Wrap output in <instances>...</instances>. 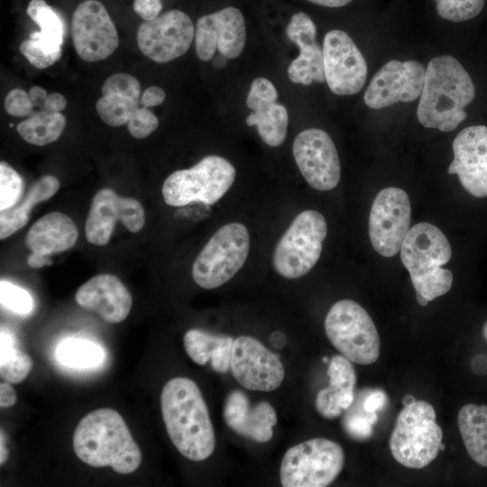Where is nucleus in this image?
Returning <instances> with one entry per match:
<instances>
[{
	"label": "nucleus",
	"instance_id": "obj_1",
	"mask_svg": "<svg viewBox=\"0 0 487 487\" xmlns=\"http://www.w3.org/2000/svg\"><path fill=\"white\" fill-rule=\"evenodd\" d=\"M161 409L168 436L183 456L198 462L213 454L215 431L196 382L186 377L170 379L162 388Z\"/></svg>",
	"mask_w": 487,
	"mask_h": 487
},
{
	"label": "nucleus",
	"instance_id": "obj_2",
	"mask_svg": "<svg viewBox=\"0 0 487 487\" xmlns=\"http://www.w3.org/2000/svg\"><path fill=\"white\" fill-rule=\"evenodd\" d=\"M474 96L473 82L456 59L449 55L435 57L426 69L418 119L427 128L452 132L467 117L464 107Z\"/></svg>",
	"mask_w": 487,
	"mask_h": 487
},
{
	"label": "nucleus",
	"instance_id": "obj_3",
	"mask_svg": "<svg viewBox=\"0 0 487 487\" xmlns=\"http://www.w3.org/2000/svg\"><path fill=\"white\" fill-rule=\"evenodd\" d=\"M75 455L92 467L110 466L122 474L133 473L142 453L124 419L115 409L93 410L81 418L73 435Z\"/></svg>",
	"mask_w": 487,
	"mask_h": 487
},
{
	"label": "nucleus",
	"instance_id": "obj_4",
	"mask_svg": "<svg viewBox=\"0 0 487 487\" xmlns=\"http://www.w3.org/2000/svg\"><path fill=\"white\" fill-rule=\"evenodd\" d=\"M400 252L417 299L429 302L450 290L453 274L442 266L450 261L452 249L438 227L427 222L416 224L407 234Z\"/></svg>",
	"mask_w": 487,
	"mask_h": 487
},
{
	"label": "nucleus",
	"instance_id": "obj_5",
	"mask_svg": "<svg viewBox=\"0 0 487 487\" xmlns=\"http://www.w3.org/2000/svg\"><path fill=\"white\" fill-rule=\"evenodd\" d=\"M442 438L434 407L427 401L415 400L399 413L390 437V450L401 465L421 469L435 460Z\"/></svg>",
	"mask_w": 487,
	"mask_h": 487
},
{
	"label": "nucleus",
	"instance_id": "obj_6",
	"mask_svg": "<svg viewBox=\"0 0 487 487\" xmlns=\"http://www.w3.org/2000/svg\"><path fill=\"white\" fill-rule=\"evenodd\" d=\"M325 331L335 348L352 363L368 365L379 358L381 342L377 328L357 302H335L326 314Z\"/></svg>",
	"mask_w": 487,
	"mask_h": 487
},
{
	"label": "nucleus",
	"instance_id": "obj_7",
	"mask_svg": "<svg viewBox=\"0 0 487 487\" xmlns=\"http://www.w3.org/2000/svg\"><path fill=\"white\" fill-rule=\"evenodd\" d=\"M234 167L225 158L208 155L189 169L173 171L164 180L162 197L172 207L193 202L216 203L231 188Z\"/></svg>",
	"mask_w": 487,
	"mask_h": 487
},
{
	"label": "nucleus",
	"instance_id": "obj_8",
	"mask_svg": "<svg viewBox=\"0 0 487 487\" xmlns=\"http://www.w3.org/2000/svg\"><path fill=\"white\" fill-rule=\"evenodd\" d=\"M345 464L342 446L327 438H312L285 453L280 480L284 487H325L332 483Z\"/></svg>",
	"mask_w": 487,
	"mask_h": 487
},
{
	"label": "nucleus",
	"instance_id": "obj_9",
	"mask_svg": "<svg viewBox=\"0 0 487 487\" xmlns=\"http://www.w3.org/2000/svg\"><path fill=\"white\" fill-rule=\"evenodd\" d=\"M249 248V233L243 224L233 222L223 225L211 236L194 261V281L207 289L225 284L243 267Z\"/></svg>",
	"mask_w": 487,
	"mask_h": 487
},
{
	"label": "nucleus",
	"instance_id": "obj_10",
	"mask_svg": "<svg viewBox=\"0 0 487 487\" xmlns=\"http://www.w3.org/2000/svg\"><path fill=\"white\" fill-rule=\"evenodd\" d=\"M327 225L322 214L304 210L279 240L272 256L275 271L287 279L307 274L320 258Z\"/></svg>",
	"mask_w": 487,
	"mask_h": 487
},
{
	"label": "nucleus",
	"instance_id": "obj_11",
	"mask_svg": "<svg viewBox=\"0 0 487 487\" xmlns=\"http://www.w3.org/2000/svg\"><path fill=\"white\" fill-rule=\"evenodd\" d=\"M410 220L408 194L395 187L381 190L372 202L368 224L373 249L381 256H394L410 229Z\"/></svg>",
	"mask_w": 487,
	"mask_h": 487
},
{
	"label": "nucleus",
	"instance_id": "obj_12",
	"mask_svg": "<svg viewBox=\"0 0 487 487\" xmlns=\"http://www.w3.org/2000/svg\"><path fill=\"white\" fill-rule=\"evenodd\" d=\"M195 37L190 17L180 10H170L144 21L137 30L140 51L157 63H166L185 54Z\"/></svg>",
	"mask_w": 487,
	"mask_h": 487
},
{
	"label": "nucleus",
	"instance_id": "obj_13",
	"mask_svg": "<svg viewBox=\"0 0 487 487\" xmlns=\"http://www.w3.org/2000/svg\"><path fill=\"white\" fill-rule=\"evenodd\" d=\"M326 82L339 96L361 91L367 78V63L353 39L344 31L332 30L323 41Z\"/></svg>",
	"mask_w": 487,
	"mask_h": 487
},
{
	"label": "nucleus",
	"instance_id": "obj_14",
	"mask_svg": "<svg viewBox=\"0 0 487 487\" xmlns=\"http://www.w3.org/2000/svg\"><path fill=\"white\" fill-rule=\"evenodd\" d=\"M295 161L306 181L319 191L331 190L341 177L335 145L329 134L319 128L300 132L292 145Z\"/></svg>",
	"mask_w": 487,
	"mask_h": 487
},
{
	"label": "nucleus",
	"instance_id": "obj_15",
	"mask_svg": "<svg viewBox=\"0 0 487 487\" xmlns=\"http://www.w3.org/2000/svg\"><path fill=\"white\" fill-rule=\"evenodd\" d=\"M230 369L239 384L251 391H274L285 376L280 357L249 335L234 340Z\"/></svg>",
	"mask_w": 487,
	"mask_h": 487
},
{
	"label": "nucleus",
	"instance_id": "obj_16",
	"mask_svg": "<svg viewBox=\"0 0 487 487\" xmlns=\"http://www.w3.org/2000/svg\"><path fill=\"white\" fill-rule=\"evenodd\" d=\"M71 32L76 52L88 62L106 59L119 44L116 28L97 0H86L78 5L72 15Z\"/></svg>",
	"mask_w": 487,
	"mask_h": 487
},
{
	"label": "nucleus",
	"instance_id": "obj_17",
	"mask_svg": "<svg viewBox=\"0 0 487 487\" xmlns=\"http://www.w3.org/2000/svg\"><path fill=\"white\" fill-rule=\"evenodd\" d=\"M116 221L131 233L141 231L145 223L142 204L133 198L118 196L111 188L99 189L92 198L87 217V240L97 246L107 244Z\"/></svg>",
	"mask_w": 487,
	"mask_h": 487
},
{
	"label": "nucleus",
	"instance_id": "obj_18",
	"mask_svg": "<svg viewBox=\"0 0 487 487\" xmlns=\"http://www.w3.org/2000/svg\"><path fill=\"white\" fill-rule=\"evenodd\" d=\"M195 49L203 61L210 60L217 50L227 59L239 57L246 42V27L241 11L225 7L201 16L195 28Z\"/></svg>",
	"mask_w": 487,
	"mask_h": 487
},
{
	"label": "nucleus",
	"instance_id": "obj_19",
	"mask_svg": "<svg viewBox=\"0 0 487 487\" xmlns=\"http://www.w3.org/2000/svg\"><path fill=\"white\" fill-rule=\"evenodd\" d=\"M426 69L417 60H392L372 77L365 93L364 103L372 109H381L398 102L419 98Z\"/></svg>",
	"mask_w": 487,
	"mask_h": 487
},
{
	"label": "nucleus",
	"instance_id": "obj_20",
	"mask_svg": "<svg viewBox=\"0 0 487 487\" xmlns=\"http://www.w3.org/2000/svg\"><path fill=\"white\" fill-rule=\"evenodd\" d=\"M454 160L448 174H457L462 187L475 198L487 197V126L472 125L453 141Z\"/></svg>",
	"mask_w": 487,
	"mask_h": 487
},
{
	"label": "nucleus",
	"instance_id": "obj_21",
	"mask_svg": "<svg viewBox=\"0 0 487 487\" xmlns=\"http://www.w3.org/2000/svg\"><path fill=\"white\" fill-rule=\"evenodd\" d=\"M75 301L112 324L124 321L133 305L127 288L119 278L109 273L97 274L82 284L76 291Z\"/></svg>",
	"mask_w": 487,
	"mask_h": 487
},
{
	"label": "nucleus",
	"instance_id": "obj_22",
	"mask_svg": "<svg viewBox=\"0 0 487 487\" xmlns=\"http://www.w3.org/2000/svg\"><path fill=\"white\" fill-rule=\"evenodd\" d=\"M223 415L232 430L260 443L271 439L272 427L278 419L274 408L269 402L260 401L251 406L246 394L239 390L227 395Z\"/></svg>",
	"mask_w": 487,
	"mask_h": 487
},
{
	"label": "nucleus",
	"instance_id": "obj_23",
	"mask_svg": "<svg viewBox=\"0 0 487 487\" xmlns=\"http://www.w3.org/2000/svg\"><path fill=\"white\" fill-rule=\"evenodd\" d=\"M102 96L96 105L99 117L109 126L132 123L141 113V84L127 73L108 77L101 87Z\"/></svg>",
	"mask_w": 487,
	"mask_h": 487
},
{
	"label": "nucleus",
	"instance_id": "obj_24",
	"mask_svg": "<svg viewBox=\"0 0 487 487\" xmlns=\"http://www.w3.org/2000/svg\"><path fill=\"white\" fill-rule=\"evenodd\" d=\"M78 237V228L68 215L51 212L31 226L25 236V245L32 253L51 255L70 249Z\"/></svg>",
	"mask_w": 487,
	"mask_h": 487
},
{
	"label": "nucleus",
	"instance_id": "obj_25",
	"mask_svg": "<svg viewBox=\"0 0 487 487\" xmlns=\"http://www.w3.org/2000/svg\"><path fill=\"white\" fill-rule=\"evenodd\" d=\"M60 186V181L56 177L43 176L32 185L22 202L10 208L1 210L0 239L4 240L11 236L24 226L29 221L33 206L53 197Z\"/></svg>",
	"mask_w": 487,
	"mask_h": 487
},
{
	"label": "nucleus",
	"instance_id": "obj_26",
	"mask_svg": "<svg viewBox=\"0 0 487 487\" xmlns=\"http://www.w3.org/2000/svg\"><path fill=\"white\" fill-rule=\"evenodd\" d=\"M457 423L469 456L487 467V405L465 404L459 410Z\"/></svg>",
	"mask_w": 487,
	"mask_h": 487
},
{
	"label": "nucleus",
	"instance_id": "obj_27",
	"mask_svg": "<svg viewBox=\"0 0 487 487\" xmlns=\"http://www.w3.org/2000/svg\"><path fill=\"white\" fill-rule=\"evenodd\" d=\"M26 14L40 27L29 39L46 52L61 57L64 25L59 14L44 0H31Z\"/></svg>",
	"mask_w": 487,
	"mask_h": 487
},
{
	"label": "nucleus",
	"instance_id": "obj_28",
	"mask_svg": "<svg viewBox=\"0 0 487 487\" xmlns=\"http://www.w3.org/2000/svg\"><path fill=\"white\" fill-rule=\"evenodd\" d=\"M65 126L66 118L61 113L40 109L20 122L16 131L26 142L43 146L57 141Z\"/></svg>",
	"mask_w": 487,
	"mask_h": 487
},
{
	"label": "nucleus",
	"instance_id": "obj_29",
	"mask_svg": "<svg viewBox=\"0 0 487 487\" xmlns=\"http://www.w3.org/2000/svg\"><path fill=\"white\" fill-rule=\"evenodd\" d=\"M288 124V111L283 105L277 102L254 111L246 117V124L256 126L261 139L272 147L283 143Z\"/></svg>",
	"mask_w": 487,
	"mask_h": 487
},
{
	"label": "nucleus",
	"instance_id": "obj_30",
	"mask_svg": "<svg viewBox=\"0 0 487 487\" xmlns=\"http://www.w3.org/2000/svg\"><path fill=\"white\" fill-rule=\"evenodd\" d=\"M0 374L10 383H20L26 379L32 368L31 357L15 346L13 334L1 327Z\"/></svg>",
	"mask_w": 487,
	"mask_h": 487
},
{
	"label": "nucleus",
	"instance_id": "obj_31",
	"mask_svg": "<svg viewBox=\"0 0 487 487\" xmlns=\"http://www.w3.org/2000/svg\"><path fill=\"white\" fill-rule=\"evenodd\" d=\"M60 363L73 368H90L102 363L105 353L100 345L82 338H68L56 350Z\"/></svg>",
	"mask_w": 487,
	"mask_h": 487
},
{
	"label": "nucleus",
	"instance_id": "obj_32",
	"mask_svg": "<svg viewBox=\"0 0 487 487\" xmlns=\"http://www.w3.org/2000/svg\"><path fill=\"white\" fill-rule=\"evenodd\" d=\"M287 72L296 84L308 86L313 81H326L322 48L317 42L299 48V56L291 61Z\"/></svg>",
	"mask_w": 487,
	"mask_h": 487
},
{
	"label": "nucleus",
	"instance_id": "obj_33",
	"mask_svg": "<svg viewBox=\"0 0 487 487\" xmlns=\"http://www.w3.org/2000/svg\"><path fill=\"white\" fill-rule=\"evenodd\" d=\"M329 386L340 392V406L348 409L354 399V390L356 383V372L352 362L342 354L335 355L329 361L327 369Z\"/></svg>",
	"mask_w": 487,
	"mask_h": 487
},
{
	"label": "nucleus",
	"instance_id": "obj_34",
	"mask_svg": "<svg viewBox=\"0 0 487 487\" xmlns=\"http://www.w3.org/2000/svg\"><path fill=\"white\" fill-rule=\"evenodd\" d=\"M227 338L226 335H214L192 328L184 335V348L194 363L204 365L211 360L216 351Z\"/></svg>",
	"mask_w": 487,
	"mask_h": 487
},
{
	"label": "nucleus",
	"instance_id": "obj_35",
	"mask_svg": "<svg viewBox=\"0 0 487 487\" xmlns=\"http://www.w3.org/2000/svg\"><path fill=\"white\" fill-rule=\"evenodd\" d=\"M438 15L455 23L477 16L484 5V0H435Z\"/></svg>",
	"mask_w": 487,
	"mask_h": 487
},
{
	"label": "nucleus",
	"instance_id": "obj_36",
	"mask_svg": "<svg viewBox=\"0 0 487 487\" xmlns=\"http://www.w3.org/2000/svg\"><path fill=\"white\" fill-rule=\"evenodd\" d=\"M286 34L299 49L317 43L316 24L303 12H298L291 16L286 28Z\"/></svg>",
	"mask_w": 487,
	"mask_h": 487
},
{
	"label": "nucleus",
	"instance_id": "obj_37",
	"mask_svg": "<svg viewBox=\"0 0 487 487\" xmlns=\"http://www.w3.org/2000/svg\"><path fill=\"white\" fill-rule=\"evenodd\" d=\"M23 190V179L7 162L0 163V209L14 206Z\"/></svg>",
	"mask_w": 487,
	"mask_h": 487
},
{
	"label": "nucleus",
	"instance_id": "obj_38",
	"mask_svg": "<svg viewBox=\"0 0 487 487\" xmlns=\"http://www.w3.org/2000/svg\"><path fill=\"white\" fill-rule=\"evenodd\" d=\"M0 300L3 307L20 315L29 314L33 308L31 295L21 287L6 280L0 282Z\"/></svg>",
	"mask_w": 487,
	"mask_h": 487
},
{
	"label": "nucleus",
	"instance_id": "obj_39",
	"mask_svg": "<svg viewBox=\"0 0 487 487\" xmlns=\"http://www.w3.org/2000/svg\"><path fill=\"white\" fill-rule=\"evenodd\" d=\"M364 410V409H363ZM378 421L377 412L348 413L344 420L343 427L345 433L353 439L366 440L372 436L373 425Z\"/></svg>",
	"mask_w": 487,
	"mask_h": 487
},
{
	"label": "nucleus",
	"instance_id": "obj_40",
	"mask_svg": "<svg viewBox=\"0 0 487 487\" xmlns=\"http://www.w3.org/2000/svg\"><path fill=\"white\" fill-rule=\"evenodd\" d=\"M277 99L278 92L273 83L263 77H259L251 84L246 105L254 112L276 103Z\"/></svg>",
	"mask_w": 487,
	"mask_h": 487
},
{
	"label": "nucleus",
	"instance_id": "obj_41",
	"mask_svg": "<svg viewBox=\"0 0 487 487\" xmlns=\"http://www.w3.org/2000/svg\"><path fill=\"white\" fill-rule=\"evenodd\" d=\"M315 407L317 412L326 418L339 417L343 409L340 406V392L328 386L318 391L316 397Z\"/></svg>",
	"mask_w": 487,
	"mask_h": 487
},
{
	"label": "nucleus",
	"instance_id": "obj_42",
	"mask_svg": "<svg viewBox=\"0 0 487 487\" xmlns=\"http://www.w3.org/2000/svg\"><path fill=\"white\" fill-rule=\"evenodd\" d=\"M33 108L29 94L22 88H14L5 96V109L12 116L28 117L34 113Z\"/></svg>",
	"mask_w": 487,
	"mask_h": 487
},
{
	"label": "nucleus",
	"instance_id": "obj_43",
	"mask_svg": "<svg viewBox=\"0 0 487 487\" xmlns=\"http://www.w3.org/2000/svg\"><path fill=\"white\" fill-rule=\"evenodd\" d=\"M20 52L36 69H46L58 61L60 57L50 54L35 45L30 39L24 40L19 47Z\"/></svg>",
	"mask_w": 487,
	"mask_h": 487
},
{
	"label": "nucleus",
	"instance_id": "obj_44",
	"mask_svg": "<svg viewBox=\"0 0 487 487\" xmlns=\"http://www.w3.org/2000/svg\"><path fill=\"white\" fill-rule=\"evenodd\" d=\"M234 340L228 336L226 341L216 351L210 363L213 370L225 373L230 369Z\"/></svg>",
	"mask_w": 487,
	"mask_h": 487
},
{
	"label": "nucleus",
	"instance_id": "obj_45",
	"mask_svg": "<svg viewBox=\"0 0 487 487\" xmlns=\"http://www.w3.org/2000/svg\"><path fill=\"white\" fill-rule=\"evenodd\" d=\"M133 11L144 21H150L159 16L162 9L161 0H133Z\"/></svg>",
	"mask_w": 487,
	"mask_h": 487
},
{
	"label": "nucleus",
	"instance_id": "obj_46",
	"mask_svg": "<svg viewBox=\"0 0 487 487\" xmlns=\"http://www.w3.org/2000/svg\"><path fill=\"white\" fill-rule=\"evenodd\" d=\"M387 402L386 393L381 390H375L364 398L363 409L367 412H378L387 405Z\"/></svg>",
	"mask_w": 487,
	"mask_h": 487
},
{
	"label": "nucleus",
	"instance_id": "obj_47",
	"mask_svg": "<svg viewBox=\"0 0 487 487\" xmlns=\"http://www.w3.org/2000/svg\"><path fill=\"white\" fill-rule=\"evenodd\" d=\"M165 100V92L157 86L146 88L141 96V106L146 108L161 105Z\"/></svg>",
	"mask_w": 487,
	"mask_h": 487
},
{
	"label": "nucleus",
	"instance_id": "obj_48",
	"mask_svg": "<svg viewBox=\"0 0 487 487\" xmlns=\"http://www.w3.org/2000/svg\"><path fill=\"white\" fill-rule=\"evenodd\" d=\"M67 106L66 98L60 93L53 92L48 95L41 109L47 112L60 113Z\"/></svg>",
	"mask_w": 487,
	"mask_h": 487
},
{
	"label": "nucleus",
	"instance_id": "obj_49",
	"mask_svg": "<svg viewBox=\"0 0 487 487\" xmlns=\"http://www.w3.org/2000/svg\"><path fill=\"white\" fill-rule=\"evenodd\" d=\"M17 400L16 393L10 382L5 381L0 384V406L9 408L15 404Z\"/></svg>",
	"mask_w": 487,
	"mask_h": 487
},
{
	"label": "nucleus",
	"instance_id": "obj_50",
	"mask_svg": "<svg viewBox=\"0 0 487 487\" xmlns=\"http://www.w3.org/2000/svg\"><path fill=\"white\" fill-rule=\"evenodd\" d=\"M471 369L477 375L487 374V354H479L471 361Z\"/></svg>",
	"mask_w": 487,
	"mask_h": 487
},
{
	"label": "nucleus",
	"instance_id": "obj_51",
	"mask_svg": "<svg viewBox=\"0 0 487 487\" xmlns=\"http://www.w3.org/2000/svg\"><path fill=\"white\" fill-rule=\"evenodd\" d=\"M26 262L31 268L34 269L42 268L52 263L50 255H42L37 253H31L26 259Z\"/></svg>",
	"mask_w": 487,
	"mask_h": 487
},
{
	"label": "nucleus",
	"instance_id": "obj_52",
	"mask_svg": "<svg viewBox=\"0 0 487 487\" xmlns=\"http://www.w3.org/2000/svg\"><path fill=\"white\" fill-rule=\"evenodd\" d=\"M28 94L34 106L41 108L44 105V102L48 96L47 91L39 86H33L31 87Z\"/></svg>",
	"mask_w": 487,
	"mask_h": 487
},
{
	"label": "nucleus",
	"instance_id": "obj_53",
	"mask_svg": "<svg viewBox=\"0 0 487 487\" xmlns=\"http://www.w3.org/2000/svg\"><path fill=\"white\" fill-rule=\"evenodd\" d=\"M313 4L326 7H341L349 4L352 0H308Z\"/></svg>",
	"mask_w": 487,
	"mask_h": 487
},
{
	"label": "nucleus",
	"instance_id": "obj_54",
	"mask_svg": "<svg viewBox=\"0 0 487 487\" xmlns=\"http://www.w3.org/2000/svg\"><path fill=\"white\" fill-rule=\"evenodd\" d=\"M5 444V441L4 433L1 430V434H0V464L1 465H3L8 458V451Z\"/></svg>",
	"mask_w": 487,
	"mask_h": 487
},
{
	"label": "nucleus",
	"instance_id": "obj_55",
	"mask_svg": "<svg viewBox=\"0 0 487 487\" xmlns=\"http://www.w3.org/2000/svg\"><path fill=\"white\" fill-rule=\"evenodd\" d=\"M227 58L220 54L214 60L213 65L216 68H223L227 63Z\"/></svg>",
	"mask_w": 487,
	"mask_h": 487
},
{
	"label": "nucleus",
	"instance_id": "obj_56",
	"mask_svg": "<svg viewBox=\"0 0 487 487\" xmlns=\"http://www.w3.org/2000/svg\"><path fill=\"white\" fill-rule=\"evenodd\" d=\"M416 400L413 396L411 395H406L404 398H403V404L404 406H407V405H409L411 404L412 402H414Z\"/></svg>",
	"mask_w": 487,
	"mask_h": 487
},
{
	"label": "nucleus",
	"instance_id": "obj_57",
	"mask_svg": "<svg viewBox=\"0 0 487 487\" xmlns=\"http://www.w3.org/2000/svg\"><path fill=\"white\" fill-rule=\"evenodd\" d=\"M482 335L484 339L487 341V320L485 321L483 326H482Z\"/></svg>",
	"mask_w": 487,
	"mask_h": 487
},
{
	"label": "nucleus",
	"instance_id": "obj_58",
	"mask_svg": "<svg viewBox=\"0 0 487 487\" xmlns=\"http://www.w3.org/2000/svg\"><path fill=\"white\" fill-rule=\"evenodd\" d=\"M323 360H324L325 363H327V358L326 357H325Z\"/></svg>",
	"mask_w": 487,
	"mask_h": 487
}]
</instances>
